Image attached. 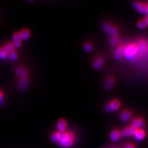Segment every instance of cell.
<instances>
[{"instance_id":"cell-31","label":"cell","mask_w":148,"mask_h":148,"mask_svg":"<svg viewBox=\"0 0 148 148\" xmlns=\"http://www.w3.org/2000/svg\"><path fill=\"white\" fill-rule=\"evenodd\" d=\"M147 13H146V15H148V3L147 5Z\"/></svg>"},{"instance_id":"cell-9","label":"cell","mask_w":148,"mask_h":148,"mask_svg":"<svg viewBox=\"0 0 148 148\" xmlns=\"http://www.w3.org/2000/svg\"><path fill=\"white\" fill-rule=\"evenodd\" d=\"M12 42L16 48H20L22 46L23 41L19 36V31H16L13 34Z\"/></svg>"},{"instance_id":"cell-30","label":"cell","mask_w":148,"mask_h":148,"mask_svg":"<svg viewBox=\"0 0 148 148\" xmlns=\"http://www.w3.org/2000/svg\"><path fill=\"white\" fill-rule=\"evenodd\" d=\"M2 97H4V95H3V93L2 91L0 89V98H1Z\"/></svg>"},{"instance_id":"cell-29","label":"cell","mask_w":148,"mask_h":148,"mask_svg":"<svg viewBox=\"0 0 148 148\" xmlns=\"http://www.w3.org/2000/svg\"><path fill=\"white\" fill-rule=\"evenodd\" d=\"M144 20H145V22H146V23L148 25V15H146V17H145V18L144 19Z\"/></svg>"},{"instance_id":"cell-4","label":"cell","mask_w":148,"mask_h":148,"mask_svg":"<svg viewBox=\"0 0 148 148\" xmlns=\"http://www.w3.org/2000/svg\"><path fill=\"white\" fill-rule=\"evenodd\" d=\"M120 107V101L118 99H113L105 106V110L108 113H113L118 110Z\"/></svg>"},{"instance_id":"cell-27","label":"cell","mask_w":148,"mask_h":148,"mask_svg":"<svg viewBox=\"0 0 148 148\" xmlns=\"http://www.w3.org/2000/svg\"><path fill=\"white\" fill-rule=\"evenodd\" d=\"M5 102V97H2L1 98H0V106H2L4 104Z\"/></svg>"},{"instance_id":"cell-20","label":"cell","mask_w":148,"mask_h":148,"mask_svg":"<svg viewBox=\"0 0 148 148\" xmlns=\"http://www.w3.org/2000/svg\"><path fill=\"white\" fill-rule=\"evenodd\" d=\"M84 51L87 53H90L93 50V45L90 41H86L83 45Z\"/></svg>"},{"instance_id":"cell-3","label":"cell","mask_w":148,"mask_h":148,"mask_svg":"<svg viewBox=\"0 0 148 148\" xmlns=\"http://www.w3.org/2000/svg\"><path fill=\"white\" fill-rule=\"evenodd\" d=\"M137 54L136 45H130L124 48V57L127 59H133Z\"/></svg>"},{"instance_id":"cell-24","label":"cell","mask_w":148,"mask_h":148,"mask_svg":"<svg viewBox=\"0 0 148 148\" xmlns=\"http://www.w3.org/2000/svg\"><path fill=\"white\" fill-rule=\"evenodd\" d=\"M8 53L6 52L5 49L3 46L0 47V59L3 60L7 58Z\"/></svg>"},{"instance_id":"cell-1","label":"cell","mask_w":148,"mask_h":148,"mask_svg":"<svg viewBox=\"0 0 148 148\" xmlns=\"http://www.w3.org/2000/svg\"><path fill=\"white\" fill-rule=\"evenodd\" d=\"M75 139V136L71 131H66L60 133L59 145L63 148H70L74 144Z\"/></svg>"},{"instance_id":"cell-16","label":"cell","mask_w":148,"mask_h":148,"mask_svg":"<svg viewBox=\"0 0 148 148\" xmlns=\"http://www.w3.org/2000/svg\"><path fill=\"white\" fill-rule=\"evenodd\" d=\"M115 80L114 77L112 76L108 77L104 82V88L106 91H110L115 84Z\"/></svg>"},{"instance_id":"cell-14","label":"cell","mask_w":148,"mask_h":148,"mask_svg":"<svg viewBox=\"0 0 148 148\" xmlns=\"http://www.w3.org/2000/svg\"><path fill=\"white\" fill-rule=\"evenodd\" d=\"M67 127V121L64 118H60L57 121V127L59 133L65 132Z\"/></svg>"},{"instance_id":"cell-5","label":"cell","mask_w":148,"mask_h":148,"mask_svg":"<svg viewBox=\"0 0 148 148\" xmlns=\"http://www.w3.org/2000/svg\"><path fill=\"white\" fill-rule=\"evenodd\" d=\"M105 64V60L101 55H97L95 57L92 62V66L95 70H99L101 69Z\"/></svg>"},{"instance_id":"cell-22","label":"cell","mask_w":148,"mask_h":148,"mask_svg":"<svg viewBox=\"0 0 148 148\" xmlns=\"http://www.w3.org/2000/svg\"><path fill=\"white\" fill-rule=\"evenodd\" d=\"M18 57H19V54H18V52H17V51L16 50L10 53H8L7 59L10 60L12 61H14L18 59Z\"/></svg>"},{"instance_id":"cell-12","label":"cell","mask_w":148,"mask_h":148,"mask_svg":"<svg viewBox=\"0 0 148 148\" xmlns=\"http://www.w3.org/2000/svg\"><path fill=\"white\" fill-rule=\"evenodd\" d=\"M137 130L133 127L130 126L129 127L126 128L120 132L121 136L124 137H128L130 136H134L135 133L136 132Z\"/></svg>"},{"instance_id":"cell-15","label":"cell","mask_w":148,"mask_h":148,"mask_svg":"<svg viewBox=\"0 0 148 148\" xmlns=\"http://www.w3.org/2000/svg\"><path fill=\"white\" fill-rule=\"evenodd\" d=\"M124 48L122 46H118L114 54V58L117 60H121L124 55Z\"/></svg>"},{"instance_id":"cell-17","label":"cell","mask_w":148,"mask_h":148,"mask_svg":"<svg viewBox=\"0 0 148 148\" xmlns=\"http://www.w3.org/2000/svg\"><path fill=\"white\" fill-rule=\"evenodd\" d=\"M131 118H132V114L129 111H127V110L122 112L120 115V120L124 122H128L129 121H130Z\"/></svg>"},{"instance_id":"cell-10","label":"cell","mask_w":148,"mask_h":148,"mask_svg":"<svg viewBox=\"0 0 148 148\" xmlns=\"http://www.w3.org/2000/svg\"><path fill=\"white\" fill-rule=\"evenodd\" d=\"M19 36L22 41L28 40L31 35V31L28 28H24L19 31Z\"/></svg>"},{"instance_id":"cell-2","label":"cell","mask_w":148,"mask_h":148,"mask_svg":"<svg viewBox=\"0 0 148 148\" xmlns=\"http://www.w3.org/2000/svg\"><path fill=\"white\" fill-rule=\"evenodd\" d=\"M101 28L105 34L110 37L118 35V29L113 24L107 22L103 23L101 25Z\"/></svg>"},{"instance_id":"cell-26","label":"cell","mask_w":148,"mask_h":148,"mask_svg":"<svg viewBox=\"0 0 148 148\" xmlns=\"http://www.w3.org/2000/svg\"><path fill=\"white\" fill-rule=\"evenodd\" d=\"M148 25L146 23V22H145V20L144 19L139 20L138 23H137V27L140 29H145Z\"/></svg>"},{"instance_id":"cell-6","label":"cell","mask_w":148,"mask_h":148,"mask_svg":"<svg viewBox=\"0 0 148 148\" xmlns=\"http://www.w3.org/2000/svg\"><path fill=\"white\" fill-rule=\"evenodd\" d=\"M30 81H31V78L30 77V76L19 78V80L17 84V89L20 91H25L29 87Z\"/></svg>"},{"instance_id":"cell-23","label":"cell","mask_w":148,"mask_h":148,"mask_svg":"<svg viewBox=\"0 0 148 148\" xmlns=\"http://www.w3.org/2000/svg\"><path fill=\"white\" fill-rule=\"evenodd\" d=\"M120 42V38L118 35L112 36L109 39V43L112 46H116Z\"/></svg>"},{"instance_id":"cell-28","label":"cell","mask_w":148,"mask_h":148,"mask_svg":"<svg viewBox=\"0 0 148 148\" xmlns=\"http://www.w3.org/2000/svg\"><path fill=\"white\" fill-rule=\"evenodd\" d=\"M124 148H134V145H133V144H127L126 146H125V147Z\"/></svg>"},{"instance_id":"cell-18","label":"cell","mask_w":148,"mask_h":148,"mask_svg":"<svg viewBox=\"0 0 148 148\" xmlns=\"http://www.w3.org/2000/svg\"><path fill=\"white\" fill-rule=\"evenodd\" d=\"M110 139L113 142H118L121 138L120 132L118 130H114L110 133Z\"/></svg>"},{"instance_id":"cell-7","label":"cell","mask_w":148,"mask_h":148,"mask_svg":"<svg viewBox=\"0 0 148 148\" xmlns=\"http://www.w3.org/2000/svg\"><path fill=\"white\" fill-rule=\"evenodd\" d=\"M15 74H16V76L19 77V78L27 77V76H30L29 71L28 70V69L22 65L18 66L16 68Z\"/></svg>"},{"instance_id":"cell-19","label":"cell","mask_w":148,"mask_h":148,"mask_svg":"<svg viewBox=\"0 0 148 148\" xmlns=\"http://www.w3.org/2000/svg\"><path fill=\"white\" fill-rule=\"evenodd\" d=\"M3 47L8 54L12 52L16 51V48L14 46V44L13 43L12 41L7 42Z\"/></svg>"},{"instance_id":"cell-11","label":"cell","mask_w":148,"mask_h":148,"mask_svg":"<svg viewBox=\"0 0 148 148\" xmlns=\"http://www.w3.org/2000/svg\"><path fill=\"white\" fill-rule=\"evenodd\" d=\"M133 7L141 14H145L147 13V5L141 2H135L133 3Z\"/></svg>"},{"instance_id":"cell-13","label":"cell","mask_w":148,"mask_h":148,"mask_svg":"<svg viewBox=\"0 0 148 148\" xmlns=\"http://www.w3.org/2000/svg\"><path fill=\"white\" fill-rule=\"evenodd\" d=\"M145 125L144 120L140 118H134L132 122V127L134 128L136 130H140Z\"/></svg>"},{"instance_id":"cell-25","label":"cell","mask_w":148,"mask_h":148,"mask_svg":"<svg viewBox=\"0 0 148 148\" xmlns=\"http://www.w3.org/2000/svg\"><path fill=\"white\" fill-rule=\"evenodd\" d=\"M51 139L52 141L53 142H59V139H60V133L58 132L54 133L52 134Z\"/></svg>"},{"instance_id":"cell-21","label":"cell","mask_w":148,"mask_h":148,"mask_svg":"<svg viewBox=\"0 0 148 148\" xmlns=\"http://www.w3.org/2000/svg\"><path fill=\"white\" fill-rule=\"evenodd\" d=\"M145 133L144 130L141 129L137 130L134 135L136 139L138 141H142L145 138Z\"/></svg>"},{"instance_id":"cell-8","label":"cell","mask_w":148,"mask_h":148,"mask_svg":"<svg viewBox=\"0 0 148 148\" xmlns=\"http://www.w3.org/2000/svg\"><path fill=\"white\" fill-rule=\"evenodd\" d=\"M137 54L141 55H145L148 52V45L146 42L141 41L137 45Z\"/></svg>"}]
</instances>
